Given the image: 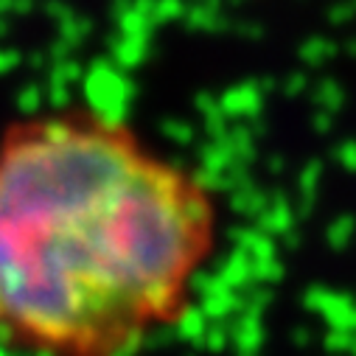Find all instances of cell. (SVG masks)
Masks as SVG:
<instances>
[{
	"mask_svg": "<svg viewBox=\"0 0 356 356\" xmlns=\"http://www.w3.org/2000/svg\"><path fill=\"white\" fill-rule=\"evenodd\" d=\"M219 202L127 121L67 107L0 135V348L132 356L183 323Z\"/></svg>",
	"mask_w": 356,
	"mask_h": 356,
	"instance_id": "obj_1",
	"label": "cell"
}]
</instances>
